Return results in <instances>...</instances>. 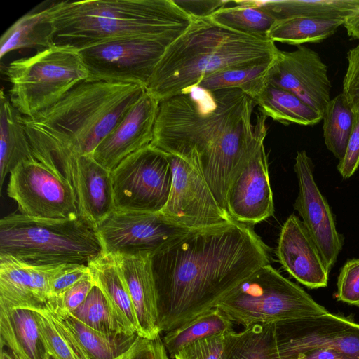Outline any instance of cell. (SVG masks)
Here are the masks:
<instances>
[{
    "instance_id": "74e56055",
    "label": "cell",
    "mask_w": 359,
    "mask_h": 359,
    "mask_svg": "<svg viewBox=\"0 0 359 359\" xmlns=\"http://www.w3.org/2000/svg\"><path fill=\"white\" fill-rule=\"evenodd\" d=\"M338 300L359 306V258L349 259L337 280Z\"/></svg>"
},
{
    "instance_id": "9a60e30c",
    "label": "cell",
    "mask_w": 359,
    "mask_h": 359,
    "mask_svg": "<svg viewBox=\"0 0 359 359\" xmlns=\"http://www.w3.org/2000/svg\"><path fill=\"white\" fill-rule=\"evenodd\" d=\"M266 82L293 93L322 116L331 100L327 66L317 52L303 45L293 51L279 50Z\"/></svg>"
},
{
    "instance_id": "f6af8a7d",
    "label": "cell",
    "mask_w": 359,
    "mask_h": 359,
    "mask_svg": "<svg viewBox=\"0 0 359 359\" xmlns=\"http://www.w3.org/2000/svg\"><path fill=\"white\" fill-rule=\"evenodd\" d=\"M344 27L348 36L359 41V11L345 20Z\"/></svg>"
},
{
    "instance_id": "7bdbcfd3",
    "label": "cell",
    "mask_w": 359,
    "mask_h": 359,
    "mask_svg": "<svg viewBox=\"0 0 359 359\" xmlns=\"http://www.w3.org/2000/svg\"><path fill=\"white\" fill-rule=\"evenodd\" d=\"M347 68L343 79L342 93L351 104L359 99V43L347 53Z\"/></svg>"
},
{
    "instance_id": "9c48e42d",
    "label": "cell",
    "mask_w": 359,
    "mask_h": 359,
    "mask_svg": "<svg viewBox=\"0 0 359 359\" xmlns=\"http://www.w3.org/2000/svg\"><path fill=\"white\" fill-rule=\"evenodd\" d=\"M173 38L128 37L107 41L79 50L88 78L146 87Z\"/></svg>"
},
{
    "instance_id": "ffe728a7",
    "label": "cell",
    "mask_w": 359,
    "mask_h": 359,
    "mask_svg": "<svg viewBox=\"0 0 359 359\" xmlns=\"http://www.w3.org/2000/svg\"><path fill=\"white\" fill-rule=\"evenodd\" d=\"M276 255L283 269L311 289L327 285L330 271L302 221L292 214L283 224Z\"/></svg>"
},
{
    "instance_id": "d590c367",
    "label": "cell",
    "mask_w": 359,
    "mask_h": 359,
    "mask_svg": "<svg viewBox=\"0 0 359 359\" xmlns=\"http://www.w3.org/2000/svg\"><path fill=\"white\" fill-rule=\"evenodd\" d=\"M71 313L80 321L95 330L105 332L126 333L115 318L105 296L96 285L93 287L84 302Z\"/></svg>"
},
{
    "instance_id": "ee69618b",
    "label": "cell",
    "mask_w": 359,
    "mask_h": 359,
    "mask_svg": "<svg viewBox=\"0 0 359 359\" xmlns=\"http://www.w3.org/2000/svg\"><path fill=\"white\" fill-rule=\"evenodd\" d=\"M191 18L210 17L217 11L228 6L232 1L222 0H173Z\"/></svg>"
},
{
    "instance_id": "8fae6325",
    "label": "cell",
    "mask_w": 359,
    "mask_h": 359,
    "mask_svg": "<svg viewBox=\"0 0 359 359\" xmlns=\"http://www.w3.org/2000/svg\"><path fill=\"white\" fill-rule=\"evenodd\" d=\"M7 195L17 211L37 219H76L79 212L69 182L35 158L20 162L9 174Z\"/></svg>"
},
{
    "instance_id": "4316f807",
    "label": "cell",
    "mask_w": 359,
    "mask_h": 359,
    "mask_svg": "<svg viewBox=\"0 0 359 359\" xmlns=\"http://www.w3.org/2000/svg\"><path fill=\"white\" fill-rule=\"evenodd\" d=\"M48 308L70 327L92 359H114L126 352L140 337L137 333L99 331L84 324L69 311Z\"/></svg>"
},
{
    "instance_id": "d6986e66",
    "label": "cell",
    "mask_w": 359,
    "mask_h": 359,
    "mask_svg": "<svg viewBox=\"0 0 359 359\" xmlns=\"http://www.w3.org/2000/svg\"><path fill=\"white\" fill-rule=\"evenodd\" d=\"M65 265L34 266L0 255V307L32 309L54 302L50 281Z\"/></svg>"
},
{
    "instance_id": "b9f144b4",
    "label": "cell",
    "mask_w": 359,
    "mask_h": 359,
    "mask_svg": "<svg viewBox=\"0 0 359 359\" xmlns=\"http://www.w3.org/2000/svg\"><path fill=\"white\" fill-rule=\"evenodd\" d=\"M89 273L87 264H66L52 278L50 289L55 299L80 281Z\"/></svg>"
},
{
    "instance_id": "4dcf8cb0",
    "label": "cell",
    "mask_w": 359,
    "mask_h": 359,
    "mask_svg": "<svg viewBox=\"0 0 359 359\" xmlns=\"http://www.w3.org/2000/svg\"><path fill=\"white\" fill-rule=\"evenodd\" d=\"M344 22L300 16L279 19L275 20L266 36L273 42L294 46L320 43L334 34Z\"/></svg>"
},
{
    "instance_id": "60d3db41",
    "label": "cell",
    "mask_w": 359,
    "mask_h": 359,
    "mask_svg": "<svg viewBox=\"0 0 359 359\" xmlns=\"http://www.w3.org/2000/svg\"><path fill=\"white\" fill-rule=\"evenodd\" d=\"M114 359H170L161 336L155 339L139 337L123 354Z\"/></svg>"
},
{
    "instance_id": "8992f818",
    "label": "cell",
    "mask_w": 359,
    "mask_h": 359,
    "mask_svg": "<svg viewBox=\"0 0 359 359\" xmlns=\"http://www.w3.org/2000/svg\"><path fill=\"white\" fill-rule=\"evenodd\" d=\"M102 252L95 228L81 217L37 219L15 211L0 220V255L28 264H88Z\"/></svg>"
},
{
    "instance_id": "ac0fdd59",
    "label": "cell",
    "mask_w": 359,
    "mask_h": 359,
    "mask_svg": "<svg viewBox=\"0 0 359 359\" xmlns=\"http://www.w3.org/2000/svg\"><path fill=\"white\" fill-rule=\"evenodd\" d=\"M226 211L233 221L248 226L273 215V192L264 145L231 183L226 196Z\"/></svg>"
},
{
    "instance_id": "30bf717a",
    "label": "cell",
    "mask_w": 359,
    "mask_h": 359,
    "mask_svg": "<svg viewBox=\"0 0 359 359\" xmlns=\"http://www.w3.org/2000/svg\"><path fill=\"white\" fill-rule=\"evenodd\" d=\"M115 210L158 212L170 192L172 173L167 154L149 145L111 171Z\"/></svg>"
},
{
    "instance_id": "4fadbf2b",
    "label": "cell",
    "mask_w": 359,
    "mask_h": 359,
    "mask_svg": "<svg viewBox=\"0 0 359 359\" xmlns=\"http://www.w3.org/2000/svg\"><path fill=\"white\" fill-rule=\"evenodd\" d=\"M167 156L172 182L161 214L190 229L219 226L233 221L219 205L207 182L194 166L177 156L167 154Z\"/></svg>"
},
{
    "instance_id": "2e32d148",
    "label": "cell",
    "mask_w": 359,
    "mask_h": 359,
    "mask_svg": "<svg viewBox=\"0 0 359 359\" xmlns=\"http://www.w3.org/2000/svg\"><path fill=\"white\" fill-rule=\"evenodd\" d=\"M294 170L299 184L294 208L330 271L343 248V236L337 231L327 199L315 182L313 164L306 151L297 152Z\"/></svg>"
},
{
    "instance_id": "cb8c5ba5",
    "label": "cell",
    "mask_w": 359,
    "mask_h": 359,
    "mask_svg": "<svg viewBox=\"0 0 359 359\" xmlns=\"http://www.w3.org/2000/svg\"><path fill=\"white\" fill-rule=\"evenodd\" d=\"M0 189L6 177L22 161L34 158L26 133L24 116L0 93Z\"/></svg>"
},
{
    "instance_id": "ab89813d",
    "label": "cell",
    "mask_w": 359,
    "mask_h": 359,
    "mask_svg": "<svg viewBox=\"0 0 359 359\" xmlns=\"http://www.w3.org/2000/svg\"><path fill=\"white\" fill-rule=\"evenodd\" d=\"M94 286L95 284L89 271V273L80 281L46 306L73 312L84 302Z\"/></svg>"
},
{
    "instance_id": "44dd1931",
    "label": "cell",
    "mask_w": 359,
    "mask_h": 359,
    "mask_svg": "<svg viewBox=\"0 0 359 359\" xmlns=\"http://www.w3.org/2000/svg\"><path fill=\"white\" fill-rule=\"evenodd\" d=\"M118 271L128 288L135 311L137 334L155 339L161 333L158 325L156 290L151 254L114 255Z\"/></svg>"
},
{
    "instance_id": "f35d334b",
    "label": "cell",
    "mask_w": 359,
    "mask_h": 359,
    "mask_svg": "<svg viewBox=\"0 0 359 359\" xmlns=\"http://www.w3.org/2000/svg\"><path fill=\"white\" fill-rule=\"evenodd\" d=\"M353 123L351 133L344 157L339 161L337 170L341 177L348 179L359 167V99L351 104Z\"/></svg>"
},
{
    "instance_id": "f546056e",
    "label": "cell",
    "mask_w": 359,
    "mask_h": 359,
    "mask_svg": "<svg viewBox=\"0 0 359 359\" xmlns=\"http://www.w3.org/2000/svg\"><path fill=\"white\" fill-rule=\"evenodd\" d=\"M34 312L40 334L53 359H92L70 327L46 306L29 309Z\"/></svg>"
},
{
    "instance_id": "484cf974",
    "label": "cell",
    "mask_w": 359,
    "mask_h": 359,
    "mask_svg": "<svg viewBox=\"0 0 359 359\" xmlns=\"http://www.w3.org/2000/svg\"><path fill=\"white\" fill-rule=\"evenodd\" d=\"M259 7L275 20L306 17L323 20H344L359 11V0H278L244 1Z\"/></svg>"
},
{
    "instance_id": "d4e9b609",
    "label": "cell",
    "mask_w": 359,
    "mask_h": 359,
    "mask_svg": "<svg viewBox=\"0 0 359 359\" xmlns=\"http://www.w3.org/2000/svg\"><path fill=\"white\" fill-rule=\"evenodd\" d=\"M55 34L51 3L46 7H36L20 17L2 34L0 59L11 51L22 48H48L54 45Z\"/></svg>"
},
{
    "instance_id": "f1b7e54d",
    "label": "cell",
    "mask_w": 359,
    "mask_h": 359,
    "mask_svg": "<svg viewBox=\"0 0 359 359\" xmlns=\"http://www.w3.org/2000/svg\"><path fill=\"white\" fill-rule=\"evenodd\" d=\"M221 359H279L276 324H255L231 332Z\"/></svg>"
},
{
    "instance_id": "5b68a950",
    "label": "cell",
    "mask_w": 359,
    "mask_h": 359,
    "mask_svg": "<svg viewBox=\"0 0 359 359\" xmlns=\"http://www.w3.org/2000/svg\"><path fill=\"white\" fill-rule=\"evenodd\" d=\"M54 45L77 50L128 37L177 39L191 18L173 0L51 2Z\"/></svg>"
},
{
    "instance_id": "277c9868",
    "label": "cell",
    "mask_w": 359,
    "mask_h": 359,
    "mask_svg": "<svg viewBox=\"0 0 359 359\" xmlns=\"http://www.w3.org/2000/svg\"><path fill=\"white\" fill-rule=\"evenodd\" d=\"M191 19L167 48L145 87L159 102L213 73L271 63L280 50L266 36L230 29L210 17Z\"/></svg>"
},
{
    "instance_id": "5bb4252c",
    "label": "cell",
    "mask_w": 359,
    "mask_h": 359,
    "mask_svg": "<svg viewBox=\"0 0 359 359\" xmlns=\"http://www.w3.org/2000/svg\"><path fill=\"white\" fill-rule=\"evenodd\" d=\"M279 359H293L316 349H336L350 359H359V323L330 312L276 324Z\"/></svg>"
},
{
    "instance_id": "8d00e7d4",
    "label": "cell",
    "mask_w": 359,
    "mask_h": 359,
    "mask_svg": "<svg viewBox=\"0 0 359 359\" xmlns=\"http://www.w3.org/2000/svg\"><path fill=\"white\" fill-rule=\"evenodd\" d=\"M230 333L220 334L196 341L179 349L172 358L173 359H221Z\"/></svg>"
},
{
    "instance_id": "bcb514c9",
    "label": "cell",
    "mask_w": 359,
    "mask_h": 359,
    "mask_svg": "<svg viewBox=\"0 0 359 359\" xmlns=\"http://www.w3.org/2000/svg\"><path fill=\"white\" fill-rule=\"evenodd\" d=\"M0 359H21L15 353L10 351L9 349L2 347L1 348V356Z\"/></svg>"
},
{
    "instance_id": "3957f363",
    "label": "cell",
    "mask_w": 359,
    "mask_h": 359,
    "mask_svg": "<svg viewBox=\"0 0 359 359\" xmlns=\"http://www.w3.org/2000/svg\"><path fill=\"white\" fill-rule=\"evenodd\" d=\"M145 90L139 84L83 81L48 108L24 116L34 158L56 151L92 156Z\"/></svg>"
},
{
    "instance_id": "7a4b0ae2",
    "label": "cell",
    "mask_w": 359,
    "mask_h": 359,
    "mask_svg": "<svg viewBox=\"0 0 359 359\" xmlns=\"http://www.w3.org/2000/svg\"><path fill=\"white\" fill-rule=\"evenodd\" d=\"M269 264L267 247L236 222L191 230L151 254L158 325L168 332L215 308L232 290Z\"/></svg>"
},
{
    "instance_id": "603a6c76",
    "label": "cell",
    "mask_w": 359,
    "mask_h": 359,
    "mask_svg": "<svg viewBox=\"0 0 359 359\" xmlns=\"http://www.w3.org/2000/svg\"><path fill=\"white\" fill-rule=\"evenodd\" d=\"M0 342L21 359H47L34 312L26 308L0 307Z\"/></svg>"
},
{
    "instance_id": "7dc6e473",
    "label": "cell",
    "mask_w": 359,
    "mask_h": 359,
    "mask_svg": "<svg viewBox=\"0 0 359 359\" xmlns=\"http://www.w3.org/2000/svg\"><path fill=\"white\" fill-rule=\"evenodd\" d=\"M47 359H50V356L49 355V356L47 358Z\"/></svg>"
},
{
    "instance_id": "7c38bea8",
    "label": "cell",
    "mask_w": 359,
    "mask_h": 359,
    "mask_svg": "<svg viewBox=\"0 0 359 359\" xmlns=\"http://www.w3.org/2000/svg\"><path fill=\"white\" fill-rule=\"evenodd\" d=\"M95 230L104 252L133 255L152 254L194 229L175 223L160 212L114 210Z\"/></svg>"
},
{
    "instance_id": "83f0119b",
    "label": "cell",
    "mask_w": 359,
    "mask_h": 359,
    "mask_svg": "<svg viewBox=\"0 0 359 359\" xmlns=\"http://www.w3.org/2000/svg\"><path fill=\"white\" fill-rule=\"evenodd\" d=\"M254 102L266 117L284 125L312 126L323 120L320 114L295 95L270 83H266Z\"/></svg>"
},
{
    "instance_id": "ba28073f",
    "label": "cell",
    "mask_w": 359,
    "mask_h": 359,
    "mask_svg": "<svg viewBox=\"0 0 359 359\" xmlns=\"http://www.w3.org/2000/svg\"><path fill=\"white\" fill-rule=\"evenodd\" d=\"M4 74L11 83V103L28 118L52 106L88 78L79 50L57 45L13 60Z\"/></svg>"
},
{
    "instance_id": "1f68e13d",
    "label": "cell",
    "mask_w": 359,
    "mask_h": 359,
    "mask_svg": "<svg viewBox=\"0 0 359 359\" xmlns=\"http://www.w3.org/2000/svg\"><path fill=\"white\" fill-rule=\"evenodd\" d=\"M233 323L218 307L201 314L168 332L162 340L172 357L181 348L196 341L233 332Z\"/></svg>"
},
{
    "instance_id": "6da1fadb",
    "label": "cell",
    "mask_w": 359,
    "mask_h": 359,
    "mask_svg": "<svg viewBox=\"0 0 359 359\" xmlns=\"http://www.w3.org/2000/svg\"><path fill=\"white\" fill-rule=\"evenodd\" d=\"M255 105L238 88L190 87L159 103L150 145L194 166L226 211L231 183L267 133L266 116L260 110L252 123Z\"/></svg>"
},
{
    "instance_id": "7402d4cb",
    "label": "cell",
    "mask_w": 359,
    "mask_h": 359,
    "mask_svg": "<svg viewBox=\"0 0 359 359\" xmlns=\"http://www.w3.org/2000/svg\"><path fill=\"white\" fill-rule=\"evenodd\" d=\"M95 285L105 296L118 322L128 334H137L135 311L114 254L102 252L88 263Z\"/></svg>"
},
{
    "instance_id": "d6a6232c",
    "label": "cell",
    "mask_w": 359,
    "mask_h": 359,
    "mask_svg": "<svg viewBox=\"0 0 359 359\" xmlns=\"http://www.w3.org/2000/svg\"><path fill=\"white\" fill-rule=\"evenodd\" d=\"M323 121L325 146L340 161L345 154L353 123L351 104L343 93L330 100Z\"/></svg>"
},
{
    "instance_id": "e0dca14e",
    "label": "cell",
    "mask_w": 359,
    "mask_h": 359,
    "mask_svg": "<svg viewBox=\"0 0 359 359\" xmlns=\"http://www.w3.org/2000/svg\"><path fill=\"white\" fill-rule=\"evenodd\" d=\"M159 103L146 90L95 149L94 160L112 171L127 157L149 146Z\"/></svg>"
},
{
    "instance_id": "836d02e7",
    "label": "cell",
    "mask_w": 359,
    "mask_h": 359,
    "mask_svg": "<svg viewBox=\"0 0 359 359\" xmlns=\"http://www.w3.org/2000/svg\"><path fill=\"white\" fill-rule=\"evenodd\" d=\"M271 63L219 71L203 77L198 85L210 90L238 88L254 100L267 83V72Z\"/></svg>"
},
{
    "instance_id": "e575fe53",
    "label": "cell",
    "mask_w": 359,
    "mask_h": 359,
    "mask_svg": "<svg viewBox=\"0 0 359 359\" xmlns=\"http://www.w3.org/2000/svg\"><path fill=\"white\" fill-rule=\"evenodd\" d=\"M233 6L223 8L210 18L230 29L259 36H266L275 19L263 9L247 5L243 1H233Z\"/></svg>"
},
{
    "instance_id": "52a82bcc",
    "label": "cell",
    "mask_w": 359,
    "mask_h": 359,
    "mask_svg": "<svg viewBox=\"0 0 359 359\" xmlns=\"http://www.w3.org/2000/svg\"><path fill=\"white\" fill-rule=\"evenodd\" d=\"M215 307L245 328L255 324H280L328 313L301 287L269 264L255 271Z\"/></svg>"
}]
</instances>
